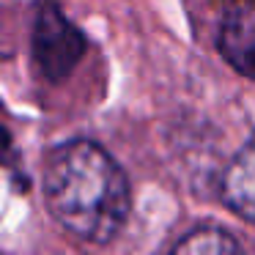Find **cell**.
Segmentation results:
<instances>
[{
  "mask_svg": "<svg viewBox=\"0 0 255 255\" xmlns=\"http://www.w3.org/2000/svg\"><path fill=\"white\" fill-rule=\"evenodd\" d=\"M44 200L55 222L88 244H107L121 233L132 209L127 173L94 140H69L47 154Z\"/></svg>",
  "mask_w": 255,
  "mask_h": 255,
  "instance_id": "obj_1",
  "label": "cell"
},
{
  "mask_svg": "<svg viewBox=\"0 0 255 255\" xmlns=\"http://www.w3.org/2000/svg\"><path fill=\"white\" fill-rule=\"evenodd\" d=\"M88 39L63 14L61 0H36L30 25V55L33 66L47 83H61L83 61Z\"/></svg>",
  "mask_w": 255,
  "mask_h": 255,
  "instance_id": "obj_2",
  "label": "cell"
},
{
  "mask_svg": "<svg viewBox=\"0 0 255 255\" xmlns=\"http://www.w3.org/2000/svg\"><path fill=\"white\" fill-rule=\"evenodd\" d=\"M217 50L242 77L255 74V6L253 0H228L217 30Z\"/></svg>",
  "mask_w": 255,
  "mask_h": 255,
  "instance_id": "obj_3",
  "label": "cell"
},
{
  "mask_svg": "<svg viewBox=\"0 0 255 255\" xmlns=\"http://www.w3.org/2000/svg\"><path fill=\"white\" fill-rule=\"evenodd\" d=\"M220 195L225 206L239 214L244 222L255 220V151L253 140L242 145L228 162L225 173L220 178Z\"/></svg>",
  "mask_w": 255,
  "mask_h": 255,
  "instance_id": "obj_4",
  "label": "cell"
},
{
  "mask_svg": "<svg viewBox=\"0 0 255 255\" xmlns=\"http://www.w3.org/2000/svg\"><path fill=\"white\" fill-rule=\"evenodd\" d=\"M167 255H247L233 233L220 225H198L184 233Z\"/></svg>",
  "mask_w": 255,
  "mask_h": 255,
  "instance_id": "obj_5",
  "label": "cell"
},
{
  "mask_svg": "<svg viewBox=\"0 0 255 255\" xmlns=\"http://www.w3.org/2000/svg\"><path fill=\"white\" fill-rule=\"evenodd\" d=\"M0 162L3 165H17V151H14L11 134H8V129L3 124H0Z\"/></svg>",
  "mask_w": 255,
  "mask_h": 255,
  "instance_id": "obj_6",
  "label": "cell"
}]
</instances>
